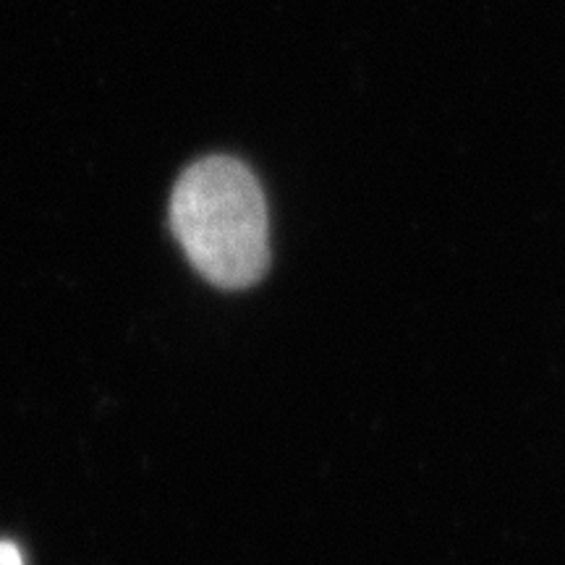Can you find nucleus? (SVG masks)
<instances>
[{"instance_id":"1","label":"nucleus","mask_w":565,"mask_h":565,"mask_svg":"<svg viewBox=\"0 0 565 565\" xmlns=\"http://www.w3.org/2000/svg\"><path fill=\"white\" fill-rule=\"evenodd\" d=\"M171 228L202 278L217 288H249L270 265V221L259 181L236 158L189 166L171 196Z\"/></svg>"},{"instance_id":"2","label":"nucleus","mask_w":565,"mask_h":565,"mask_svg":"<svg viewBox=\"0 0 565 565\" xmlns=\"http://www.w3.org/2000/svg\"><path fill=\"white\" fill-rule=\"evenodd\" d=\"M0 565H24V555L13 542H0Z\"/></svg>"}]
</instances>
